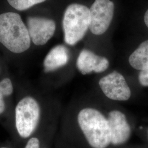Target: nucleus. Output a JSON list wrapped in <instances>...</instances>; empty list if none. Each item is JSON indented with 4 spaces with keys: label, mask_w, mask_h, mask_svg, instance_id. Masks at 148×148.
I'll use <instances>...</instances> for the list:
<instances>
[{
    "label": "nucleus",
    "mask_w": 148,
    "mask_h": 148,
    "mask_svg": "<svg viewBox=\"0 0 148 148\" xmlns=\"http://www.w3.org/2000/svg\"><path fill=\"white\" fill-rule=\"evenodd\" d=\"M45 101L30 86L16 85L9 125L22 139H29L43 124L48 123Z\"/></svg>",
    "instance_id": "1"
},
{
    "label": "nucleus",
    "mask_w": 148,
    "mask_h": 148,
    "mask_svg": "<svg viewBox=\"0 0 148 148\" xmlns=\"http://www.w3.org/2000/svg\"><path fill=\"white\" fill-rule=\"evenodd\" d=\"M76 123L92 148H106L112 141L111 120L109 111L97 106H84L77 111Z\"/></svg>",
    "instance_id": "2"
},
{
    "label": "nucleus",
    "mask_w": 148,
    "mask_h": 148,
    "mask_svg": "<svg viewBox=\"0 0 148 148\" xmlns=\"http://www.w3.org/2000/svg\"><path fill=\"white\" fill-rule=\"evenodd\" d=\"M0 43L14 54L24 53L30 48L29 33L19 14L7 12L0 15Z\"/></svg>",
    "instance_id": "3"
},
{
    "label": "nucleus",
    "mask_w": 148,
    "mask_h": 148,
    "mask_svg": "<svg viewBox=\"0 0 148 148\" xmlns=\"http://www.w3.org/2000/svg\"><path fill=\"white\" fill-rule=\"evenodd\" d=\"M90 9L86 5L73 3L66 9L63 19L64 41L74 46L81 41L89 28Z\"/></svg>",
    "instance_id": "4"
},
{
    "label": "nucleus",
    "mask_w": 148,
    "mask_h": 148,
    "mask_svg": "<svg viewBox=\"0 0 148 148\" xmlns=\"http://www.w3.org/2000/svg\"><path fill=\"white\" fill-rule=\"evenodd\" d=\"M98 85L103 95L111 101H125L131 97V90L126 79L117 71L101 77Z\"/></svg>",
    "instance_id": "5"
},
{
    "label": "nucleus",
    "mask_w": 148,
    "mask_h": 148,
    "mask_svg": "<svg viewBox=\"0 0 148 148\" xmlns=\"http://www.w3.org/2000/svg\"><path fill=\"white\" fill-rule=\"evenodd\" d=\"M114 8L111 0H95L90 8L89 29L92 34L101 35L106 32L113 18Z\"/></svg>",
    "instance_id": "6"
},
{
    "label": "nucleus",
    "mask_w": 148,
    "mask_h": 148,
    "mask_svg": "<svg viewBox=\"0 0 148 148\" xmlns=\"http://www.w3.org/2000/svg\"><path fill=\"white\" fill-rule=\"evenodd\" d=\"M56 27L55 22L50 19L36 16L27 19V28L32 42L37 46L45 45L50 40Z\"/></svg>",
    "instance_id": "7"
},
{
    "label": "nucleus",
    "mask_w": 148,
    "mask_h": 148,
    "mask_svg": "<svg viewBox=\"0 0 148 148\" xmlns=\"http://www.w3.org/2000/svg\"><path fill=\"white\" fill-rule=\"evenodd\" d=\"M109 61L104 57L97 55L89 49L81 51L76 60V67L82 75L92 73H101L109 66Z\"/></svg>",
    "instance_id": "8"
},
{
    "label": "nucleus",
    "mask_w": 148,
    "mask_h": 148,
    "mask_svg": "<svg viewBox=\"0 0 148 148\" xmlns=\"http://www.w3.org/2000/svg\"><path fill=\"white\" fill-rule=\"evenodd\" d=\"M109 111L111 120V144L120 145L126 143L132 132L126 115L117 109H112Z\"/></svg>",
    "instance_id": "9"
},
{
    "label": "nucleus",
    "mask_w": 148,
    "mask_h": 148,
    "mask_svg": "<svg viewBox=\"0 0 148 148\" xmlns=\"http://www.w3.org/2000/svg\"><path fill=\"white\" fill-rule=\"evenodd\" d=\"M70 52L65 46L58 45L52 48L43 60V71L45 74L54 73L69 63Z\"/></svg>",
    "instance_id": "10"
},
{
    "label": "nucleus",
    "mask_w": 148,
    "mask_h": 148,
    "mask_svg": "<svg viewBox=\"0 0 148 148\" xmlns=\"http://www.w3.org/2000/svg\"><path fill=\"white\" fill-rule=\"evenodd\" d=\"M128 62L136 70L142 71L148 69V40L142 43L130 55Z\"/></svg>",
    "instance_id": "11"
},
{
    "label": "nucleus",
    "mask_w": 148,
    "mask_h": 148,
    "mask_svg": "<svg viewBox=\"0 0 148 148\" xmlns=\"http://www.w3.org/2000/svg\"><path fill=\"white\" fill-rule=\"evenodd\" d=\"M16 87L14 79L8 75L5 74L0 78V92L13 106L15 99Z\"/></svg>",
    "instance_id": "12"
},
{
    "label": "nucleus",
    "mask_w": 148,
    "mask_h": 148,
    "mask_svg": "<svg viewBox=\"0 0 148 148\" xmlns=\"http://www.w3.org/2000/svg\"><path fill=\"white\" fill-rule=\"evenodd\" d=\"M13 106L0 92V122L2 124L9 125Z\"/></svg>",
    "instance_id": "13"
},
{
    "label": "nucleus",
    "mask_w": 148,
    "mask_h": 148,
    "mask_svg": "<svg viewBox=\"0 0 148 148\" xmlns=\"http://www.w3.org/2000/svg\"><path fill=\"white\" fill-rule=\"evenodd\" d=\"M46 0H7L10 5L18 11H24Z\"/></svg>",
    "instance_id": "14"
},
{
    "label": "nucleus",
    "mask_w": 148,
    "mask_h": 148,
    "mask_svg": "<svg viewBox=\"0 0 148 148\" xmlns=\"http://www.w3.org/2000/svg\"><path fill=\"white\" fill-rule=\"evenodd\" d=\"M24 148H41V143L39 138L33 136L29 138Z\"/></svg>",
    "instance_id": "15"
},
{
    "label": "nucleus",
    "mask_w": 148,
    "mask_h": 148,
    "mask_svg": "<svg viewBox=\"0 0 148 148\" xmlns=\"http://www.w3.org/2000/svg\"><path fill=\"white\" fill-rule=\"evenodd\" d=\"M140 84L144 87H148V69L140 71L138 75Z\"/></svg>",
    "instance_id": "16"
},
{
    "label": "nucleus",
    "mask_w": 148,
    "mask_h": 148,
    "mask_svg": "<svg viewBox=\"0 0 148 148\" xmlns=\"http://www.w3.org/2000/svg\"><path fill=\"white\" fill-rule=\"evenodd\" d=\"M144 22L147 27H148V10L145 12L144 15Z\"/></svg>",
    "instance_id": "17"
},
{
    "label": "nucleus",
    "mask_w": 148,
    "mask_h": 148,
    "mask_svg": "<svg viewBox=\"0 0 148 148\" xmlns=\"http://www.w3.org/2000/svg\"><path fill=\"white\" fill-rule=\"evenodd\" d=\"M4 75H5V74L2 73V70H1V66H0V78H1L2 76H3Z\"/></svg>",
    "instance_id": "18"
},
{
    "label": "nucleus",
    "mask_w": 148,
    "mask_h": 148,
    "mask_svg": "<svg viewBox=\"0 0 148 148\" xmlns=\"http://www.w3.org/2000/svg\"><path fill=\"white\" fill-rule=\"evenodd\" d=\"M0 148H10L8 147H0Z\"/></svg>",
    "instance_id": "19"
}]
</instances>
